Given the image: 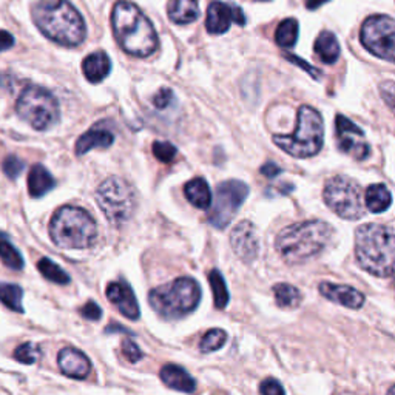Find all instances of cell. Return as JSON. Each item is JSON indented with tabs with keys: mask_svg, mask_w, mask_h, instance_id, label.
<instances>
[{
	"mask_svg": "<svg viewBox=\"0 0 395 395\" xmlns=\"http://www.w3.org/2000/svg\"><path fill=\"white\" fill-rule=\"evenodd\" d=\"M31 15L40 33L59 45L77 46L86 37L84 17L68 0H40Z\"/></svg>",
	"mask_w": 395,
	"mask_h": 395,
	"instance_id": "6da1fadb",
	"label": "cell"
},
{
	"mask_svg": "<svg viewBox=\"0 0 395 395\" xmlns=\"http://www.w3.org/2000/svg\"><path fill=\"white\" fill-rule=\"evenodd\" d=\"M113 33L120 48L135 57H149L158 50L159 40L151 22L135 3L119 0L111 12Z\"/></svg>",
	"mask_w": 395,
	"mask_h": 395,
	"instance_id": "7a4b0ae2",
	"label": "cell"
},
{
	"mask_svg": "<svg viewBox=\"0 0 395 395\" xmlns=\"http://www.w3.org/2000/svg\"><path fill=\"white\" fill-rule=\"evenodd\" d=\"M332 238V227L313 219L289 226L277 237V250L286 263L304 264L326 249Z\"/></svg>",
	"mask_w": 395,
	"mask_h": 395,
	"instance_id": "3957f363",
	"label": "cell"
},
{
	"mask_svg": "<svg viewBox=\"0 0 395 395\" xmlns=\"http://www.w3.org/2000/svg\"><path fill=\"white\" fill-rule=\"evenodd\" d=\"M356 255L366 272L378 278L394 275L395 237L391 227L365 224L356 233Z\"/></svg>",
	"mask_w": 395,
	"mask_h": 395,
	"instance_id": "277c9868",
	"label": "cell"
},
{
	"mask_svg": "<svg viewBox=\"0 0 395 395\" xmlns=\"http://www.w3.org/2000/svg\"><path fill=\"white\" fill-rule=\"evenodd\" d=\"M50 237L60 249H86L98 238L96 221L82 207L64 205L51 219Z\"/></svg>",
	"mask_w": 395,
	"mask_h": 395,
	"instance_id": "5b68a950",
	"label": "cell"
},
{
	"mask_svg": "<svg viewBox=\"0 0 395 395\" xmlns=\"http://www.w3.org/2000/svg\"><path fill=\"white\" fill-rule=\"evenodd\" d=\"M324 125L320 113L309 105L298 110L297 127L291 135H275L273 143L287 155L293 158H311L320 153L323 147Z\"/></svg>",
	"mask_w": 395,
	"mask_h": 395,
	"instance_id": "8992f818",
	"label": "cell"
},
{
	"mask_svg": "<svg viewBox=\"0 0 395 395\" xmlns=\"http://www.w3.org/2000/svg\"><path fill=\"white\" fill-rule=\"evenodd\" d=\"M201 300L199 284L193 278L183 277L159 286L149 295L153 311L165 320H178L189 315Z\"/></svg>",
	"mask_w": 395,
	"mask_h": 395,
	"instance_id": "52a82bcc",
	"label": "cell"
},
{
	"mask_svg": "<svg viewBox=\"0 0 395 395\" xmlns=\"http://www.w3.org/2000/svg\"><path fill=\"white\" fill-rule=\"evenodd\" d=\"M19 118L33 129L45 131L59 122V102L51 91L44 86L30 85L22 90L16 104Z\"/></svg>",
	"mask_w": 395,
	"mask_h": 395,
	"instance_id": "ba28073f",
	"label": "cell"
},
{
	"mask_svg": "<svg viewBox=\"0 0 395 395\" xmlns=\"http://www.w3.org/2000/svg\"><path fill=\"white\" fill-rule=\"evenodd\" d=\"M96 201L107 219L116 226L129 221L136 209L135 190L125 179L118 176L105 179L99 185Z\"/></svg>",
	"mask_w": 395,
	"mask_h": 395,
	"instance_id": "9c48e42d",
	"label": "cell"
},
{
	"mask_svg": "<svg viewBox=\"0 0 395 395\" xmlns=\"http://www.w3.org/2000/svg\"><path fill=\"white\" fill-rule=\"evenodd\" d=\"M324 201L340 218L356 221L365 215L361 190L356 181L347 176H333L324 185Z\"/></svg>",
	"mask_w": 395,
	"mask_h": 395,
	"instance_id": "30bf717a",
	"label": "cell"
},
{
	"mask_svg": "<svg viewBox=\"0 0 395 395\" xmlns=\"http://www.w3.org/2000/svg\"><path fill=\"white\" fill-rule=\"evenodd\" d=\"M361 44L374 56L394 62L395 59V22L391 16L377 15L365 20L360 33Z\"/></svg>",
	"mask_w": 395,
	"mask_h": 395,
	"instance_id": "8fae6325",
	"label": "cell"
},
{
	"mask_svg": "<svg viewBox=\"0 0 395 395\" xmlns=\"http://www.w3.org/2000/svg\"><path fill=\"white\" fill-rule=\"evenodd\" d=\"M249 196V187L243 181L230 179L223 184H218L215 201L210 204L209 223L217 229H226L237 215L239 207L244 204Z\"/></svg>",
	"mask_w": 395,
	"mask_h": 395,
	"instance_id": "7c38bea8",
	"label": "cell"
},
{
	"mask_svg": "<svg viewBox=\"0 0 395 395\" xmlns=\"http://www.w3.org/2000/svg\"><path fill=\"white\" fill-rule=\"evenodd\" d=\"M338 149L357 160H365L371 155V145L367 144L365 131L351 119L338 115L336 119Z\"/></svg>",
	"mask_w": 395,
	"mask_h": 395,
	"instance_id": "4fadbf2b",
	"label": "cell"
},
{
	"mask_svg": "<svg viewBox=\"0 0 395 395\" xmlns=\"http://www.w3.org/2000/svg\"><path fill=\"white\" fill-rule=\"evenodd\" d=\"M232 22H235L239 26L246 25V16L238 5L224 3L219 2V0H215L209 5L205 28L210 35H223V33L229 31Z\"/></svg>",
	"mask_w": 395,
	"mask_h": 395,
	"instance_id": "5bb4252c",
	"label": "cell"
},
{
	"mask_svg": "<svg viewBox=\"0 0 395 395\" xmlns=\"http://www.w3.org/2000/svg\"><path fill=\"white\" fill-rule=\"evenodd\" d=\"M230 244L239 259H243L244 263H252L259 250V239L255 226L250 221H241L230 233Z\"/></svg>",
	"mask_w": 395,
	"mask_h": 395,
	"instance_id": "9a60e30c",
	"label": "cell"
},
{
	"mask_svg": "<svg viewBox=\"0 0 395 395\" xmlns=\"http://www.w3.org/2000/svg\"><path fill=\"white\" fill-rule=\"evenodd\" d=\"M107 298H109L116 309L129 320L139 318V306L131 286L127 281H113L107 286Z\"/></svg>",
	"mask_w": 395,
	"mask_h": 395,
	"instance_id": "2e32d148",
	"label": "cell"
},
{
	"mask_svg": "<svg viewBox=\"0 0 395 395\" xmlns=\"http://www.w3.org/2000/svg\"><path fill=\"white\" fill-rule=\"evenodd\" d=\"M57 365L64 376L70 378L84 380L89 377L91 371L89 357L79 349H75V347H65V349L60 351L57 356Z\"/></svg>",
	"mask_w": 395,
	"mask_h": 395,
	"instance_id": "e0dca14e",
	"label": "cell"
},
{
	"mask_svg": "<svg viewBox=\"0 0 395 395\" xmlns=\"http://www.w3.org/2000/svg\"><path fill=\"white\" fill-rule=\"evenodd\" d=\"M318 291L324 298L345 307H349V309H360V307L365 304V295L360 291H357L356 287L321 283L318 286Z\"/></svg>",
	"mask_w": 395,
	"mask_h": 395,
	"instance_id": "ac0fdd59",
	"label": "cell"
},
{
	"mask_svg": "<svg viewBox=\"0 0 395 395\" xmlns=\"http://www.w3.org/2000/svg\"><path fill=\"white\" fill-rule=\"evenodd\" d=\"M115 143V135L102 125H95L84 133L76 143V155L82 156L93 149H109Z\"/></svg>",
	"mask_w": 395,
	"mask_h": 395,
	"instance_id": "d6986e66",
	"label": "cell"
},
{
	"mask_svg": "<svg viewBox=\"0 0 395 395\" xmlns=\"http://www.w3.org/2000/svg\"><path fill=\"white\" fill-rule=\"evenodd\" d=\"M160 380L165 386L179 392H193L196 389V381L193 380L189 372L176 365H165L159 372Z\"/></svg>",
	"mask_w": 395,
	"mask_h": 395,
	"instance_id": "ffe728a7",
	"label": "cell"
},
{
	"mask_svg": "<svg viewBox=\"0 0 395 395\" xmlns=\"http://www.w3.org/2000/svg\"><path fill=\"white\" fill-rule=\"evenodd\" d=\"M82 71L85 77L93 84L104 80L111 71V60L104 51H96L86 56L82 62Z\"/></svg>",
	"mask_w": 395,
	"mask_h": 395,
	"instance_id": "44dd1931",
	"label": "cell"
},
{
	"mask_svg": "<svg viewBox=\"0 0 395 395\" xmlns=\"http://www.w3.org/2000/svg\"><path fill=\"white\" fill-rule=\"evenodd\" d=\"M55 178L51 173L45 169L44 165L36 164L33 167L28 175V192L30 196L40 198L55 189Z\"/></svg>",
	"mask_w": 395,
	"mask_h": 395,
	"instance_id": "7402d4cb",
	"label": "cell"
},
{
	"mask_svg": "<svg viewBox=\"0 0 395 395\" xmlns=\"http://www.w3.org/2000/svg\"><path fill=\"white\" fill-rule=\"evenodd\" d=\"M185 198L189 199V203L196 207V209L205 210L209 209L212 204V192L210 187L207 184V181L203 178H195L189 181L184 187Z\"/></svg>",
	"mask_w": 395,
	"mask_h": 395,
	"instance_id": "603a6c76",
	"label": "cell"
},
{
	"mask_svg": "<svg viewBox=\"0 0 395 395\" xmlns=\"http://www.w3.org/2000/svg\"><path fill=\"white\" fill-rule=\"evenodd\" d=\"M169 17L178 25L195 22L199 17L198 0H172L169 5Z\"/></svg>",
	"mask_w": 395,
	"mask_h": 395,
	"instance_id": "cb8c5ba5",
	"label": "cell"
},
{
	"mask_svg": "<svg viewBox=\"0 0 395 395\" xmlns=\"http://www.w3.org/2000/svg\"><path fill=\"white\" fill-rule=\"evenodd\" d=\"M315 53L324 64H336L340 57V44L336 35L331 31H323L315 40Z\"/></svg>",
	"mask_w": 395,
	"mask_h": 395,
	"instance_id": "d4e9b609",
	"label": "cell"
},
{
	"mask_svg": "<svg viewBox=\"0 0 395 395\" xmlns=\"http://www.w3.org/2000/svg\"><path fill=\"white\" fill-rule=\"evenodd\" d=\"M392 204V195L385 184H374L366 190V207L372 213H383Z\"/></svg>",
	"mask_w": 395,
	"mask_h": 395,
	"instance_id": "484cf974",
	"label": "cell"
},
{
	"mask_svg": "<svg viewBox=\"0 0 395 395\" xmlns=\"http://www.w3.org/2000/svg\"><path fill=\"white\" fill-rule=\"evenodd\" d=\"M273 295H275L277 304L283 307V309L298 307L301 304V300H303V295H301V292L297 287L287 283H279L273 286Z\"/></svg>",
	"mask_w": 395,
	"mask_h": 395,
	"instance_id": "4316f807",
	"label": "cell"
},
{
	"mask_svg": "<svg viewBox=\"0 0 395 395\" xmlns=\"http://www.w3.org/2000/svg\"><path fill=\"white\" fill-rule=\"evenodd\" d=\"M300 25L295 19H284L275 31V40L281 48H292L298 40Z\"/></svg>",
	"mask_w": 395,
	"mask_h": 395,
	"instance_id": "83f0119b",
	"label": "cell"
},
{
	"mask_svg": "<svg viewBox=\"0 0 395 395\" xmlns=\"http://www.w3.org/2000/svg\"><path fill=\"white\" fill-rule=\"evenodd\" d=\"M22 295L24 292L17 284L0 283V301H2L8 309L22 313Z\"/></svg>",
	"mask_w": 395,
	"mask_h": 395,
	"instance_id": "f1b7e54d",
	"label": "cell"
},
{
	"mask_svg": "<svg viewBox=\"0 0 395 395\" xmlns=\"http://www.w3.org/2000/svg\"><path fill=\"white\" fill-rule=\"evenodd\" d=\"M37 269L46 279L51 281V283H56V284L70 283L68 273H66L64 269H60L55 261H51L50 258H40L37 263Z\"/></svg>",
	"mask_w": 395,
	"mask_h": 395,
	"instance_id": "f546056e",
	"label": "cell"
},
{
	"mask_svg": "<svg viewBox=\"0 0 395 395\" xmlns=\"http://www.w3.org/2000/svg\"><path fill=\"white\" fill-rule=\"evenodd\" d=\"M209 283L213 289V301H215L217 309H224L229 303V291H227L224 277L219 270H212L209 273Z\"/></svg>",
	"mask_w": 395,
	"mask_h": 395,
	"instance_id": "4dcf8cb0",
	"label": "cell"
},
{
	"mask_svg": "<svg viewBox=\"0 0 395 395\" xmlns=\"http://www.w3.org/2000/svg\"><path fill=\"white\" fill-rule=\"evenodd\" d=\"M0 261L12 270L24 269V258L8 241H0Z\"/></svg>",
	"mask_w": 395,
	"mask_h": 395,
	"instance_id": "1f68e13d",
	"label": "cell"
},
{
	"mask_svg": "<svg viewBox=\"0 0 395 395\" xmlns=\"http://www.w3.org/2000/svg\"><path fill=\"white\" fill-rule=\"evenodd\" d=\"M226 340H227V333L223 329H212L205 333L203 340H201L199 349L204 353L215 352L224 346Z\"/></svg>",
	"mask_w": 395,
	"mask_h": 395,
	"instance_id": "d6a6232c",
	"label": "cell"
},
{
	"mask_svg": "<svg viewBox=\"0 0 395 395\" xmlns=\"http://www.w3.org/2000/svg\"><path fill=\"white\" fill-rule=\"evenodd\" d=\"M39 357H40V349L35 343L20 345L15 352V358L24 365H35Z\"/></svg>",
	"mask_w": 395,
	"mask_h": 395,
	"instance_id": "836d02e7",
	"label": "cell"
},
{
	"mask_svg": "<svg viewBox=\"0 0 395 395\" xmlns=\"http://www.w3.org/2000/svg\"><path fill=\"white\" fill-rule=\"evenodd\" d=\"M153 155H155L160 163L169 164L176 158L178 150H176V147L170 143H165V140H156V143L153 144Z\"/></svg>",
	"mask_w": 395,
	"mask_h": 395,
	"instance_id": "e575fe53",
	"label": "cell"
},
{
	"mask_svg": "<svg viewBox=\"0 0 395 395\" xmlns=\"http://www.w3.org/2000/svg\"><path fill=\"white\" fill-rule=\"evenodd\" d=\"M24 160L22 159H19L17 156L15 155H10V156H6L5 160H3V164H2V169H3V173L6 176H8L10 179H16L20 173H22L24 170Z\"/></svg>",
	"mask_w": 395,
	"mask_h": 395,
	"instance_id": "d590c367",
	"label": "cell"
},
{
	"mask_svg": "<svg viewBox=\"0 0 395 395\" xmlns=\"http://www.w3.org/2000/svg\"><path fill=\"white\" fill-rule=\"evenodd\" d=\"M122 356L127 358V361H130V363H138L139 360H143L144 353L139 349V346L135 341L125 338L122 341Z\"/></svg>",
	"mask_w": 395,
	"mask_h": 395,
	"instance_id": "8d00e7d4",
	"label": "cell"
},
{
	"mask_svg": "<svg viewBox=\"0 0 395 395\" xmlns=\"http://www.w3.org/2000/svg\"><path fill=\"white\" fill-rule=\"evenodd\" d=\"M261 395H286L284 387L275 378H266L259 386Z\"/></svg>",
	"mask_w": 395,
	"mask_h": 395,
	"instance_id": "74e56055",
	"label": "cell"
},
{
	"mask_svg": "<svg viewBox=\"0 0 395 395\" xmlns=\"http://www.w3.org/2000/svg\"><path fill=\"white\" fill-rule=\"evenodd\" d=\"M284 56H286L287 60H291V62H292L293 65H298V66H301V68H303L306 73H309V75H311L313 79H320L321 73H320V70L315 68V66L309 65V64L306 62V60H303V59L295 56V55H291V53H287V51H284Z\"/></svg>",
	"mask_w": 395,
	"mask_h": 395,
	"instance_id": "f35d334b",
	"label": "cell"
},
{
	"mask_svg": "<svg viewBox=\"0 0 395 395\" xmlns=\"http://www.w3.org/2000/svg\"><path fill=\"white\" fill-rule=\"evenodd\" d=\"M80 315L90 321H98L102 317V309H100L95 301H89V303L80 309Z\"/></svg>",
	"mask_w": 395,
	"mask_h": 395,
	"instance_id": "ab89813d",
	"label": "cell"
},
{
	"mask_svg": "<svg viewBox=\"0 0 395 395\" xmlns=\"http://www.w3.org/2000/svg\"><path fill=\"white\" fill-rule=\"evenodd\" d=\"M172 98H173V91L169 89H160L155 98H153V105L156 107V109L163 110L165 107H169V104L172 102Z\"/></svg>",
	"mask_w": 395,
	"mask_h": 395,
	"instance_id": "60d3db41",
	"label": "cell"
},
{
	"mask_svg": "<svg viewBox=\"0 0 395 395\" xmlns=\"http://www.w3.org/2000/svg\"><path fill=\"white\" fill-rule=\"evenodd\" d=\"M15 44H16V40L15 37H12L11 33L3 31V30L0 31V53L10 50L11 46H15Z\"/></svg>",
	"mask_w": 395,
	"mask_h": 395,
	"instance_id": "b9f144b4",
	"label": "cell"
},
{
	"mask_svg": "<svg viewBox=\"0 0 395 395\" xmlns=\"http://www.w3.org/2000/svg\"><path fill=\"white\" fill-rule=\"evenodd\" d=\"M381 95H383L387 105L392 109L394 107V82L392 80H387V82L381 85Z\"/></svg>",
	"mask_w": 395,
	"mask_h": 395,
	"instance_id": "7bdbcfd3",
	"label": "cell"
},
{
	"mask_svg": "<svg viewBox=\"0 0 395 395\" xmlns=\"http://www.w3.org/2000/svg\"><path fill=\"white\" fill-rule=\"evenodd\" d=\"M261 173H263L266 178L273 179V178H277L279 175L281 169L275 163H267V164H264L263 167H261Z\"/></svg>",
	"mask_w": 395,
	"mask_h": 395,
	"instance_id": "ee69618b",
	"label": "cell"
},
{
	"mask_svg": "<svg viewBox=\"0 0 395 395\" xmlns=\"http://www.w3.org/2000/svg\"><path fill=\"white\" fill-rule=\"evenodd\" d=\"M327 2H329V0H307L306 8L311 10V11H315L317 8H320L321 5H324Z\"/></svg>",
	"mask_w": 395,
	"mask_h": 395,
	"instance_id": "f6af8a7d",
	"label": "cell"
},
{
	"mask_svg": "<svg viewBox=\"0 0 395 395\" xmlns=\"http://www.w3.org/2000/svg\"><path fill=\"white\" fill-rule=\"evenodd\" d=\"M11 86V76L6 75V73H0V89H10Z\"/></svg>",
	"mask_w": 395,
	"mask_h": 395,
	"instance_id": "bcb514c9",
	"label": "cell"
},
{
	"mask_svg": "<svg viewBox=\"0 0 395 395\" xmlns=\"http://www.w3.org/2000/svg\"><path fill=\"white\" fill-rule=\"evenodd\" d=\"M394 392H395V387H394V386H391V387H389V391H387V395H394Z\"/></svg>",
	"mask_w": 395,
	"mask_h": 395,
	"instance_id": "7dc6e473",
	"label": "cell"
},
{
	"mask_svg": "<svg viewBox=\"0 0 395 395\" xmlns=\"http://www.w3.org/2000/svg\"><path fill=\"white\" fill-rule=\"evenodd\" d=\"M261 2H267V0H261Z\"/></svg>",
	"mask_w": 395,
	"mask_h": 395,
	"instance_id": "c3c4849f",
	"label": "cell"
}]
</instances>
